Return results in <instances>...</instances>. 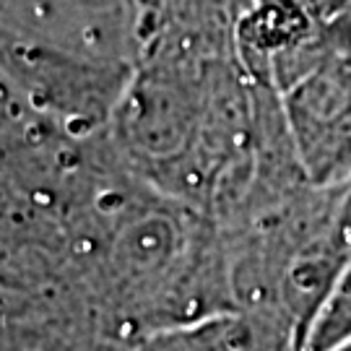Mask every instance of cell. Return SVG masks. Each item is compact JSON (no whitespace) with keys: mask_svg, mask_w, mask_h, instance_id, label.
<instances>
[{"mask_svg":"<svg viewBox=\"0 0 351 351\" xmlns=\"http://www.w3.org/2000/svg\"><path fill=\"white\" fill-rule=\"evenodd\" d=\"M294 151L317 188L351 180V13L341 16L317 63L278 94Z\"/></svg>","mask_w":351,"mask_h":351,"instance_id":"1","label":"cell"},{"mask_svg":"<svg viewBox=\"0 0 351 351\" xmlns=\"http://www.w3.org/2000/svg\"><path fill=\"white\" fill-rule=\"evenodd\" d=\"M351 339V258L343 265L304 341V351H330Z\"/></svg>","mask_w":351,"mask_h":351,"instance_id":"2","label":"cell"},{"mask_svg":"<svg viewBox=\"0 0 351 351\" xmlns=\"http://www.w3.org/2000/svg\"><path fill=\"white\" fill-rule=\"evenodd\" d=\"M339 226H341V234H343V239L349 242V247H351V180L343 185V193H341Z\"/></svg>","mask_w":351,"mask_h":351,"instance_id":"3","label":"cell"},{"mask_svg":"<svg viewBox=\"0 0 351 351\" xmlns=\"http://www.w3.org/2000/svg\"><path fill=\"white\" fill-rule=\"evenodd\" d=\"M330 351H351V339H349V341H343L341 346H336V349H330Z\"/></svg>","mask_w":351,"mask_h":351,"instance_id":"4","label":"cell"}]
</instances>
